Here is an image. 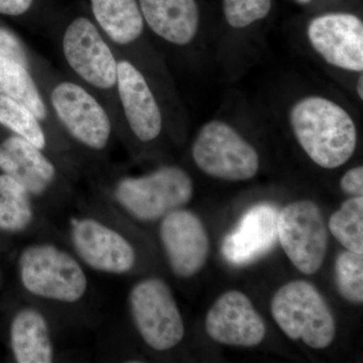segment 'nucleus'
I'll use <instances>...</instances> for the list:
<instances>
[{
	"instance_id": "nucleus-16",
	"label": "nucleus",
	"mask_w": 363,
	"mask_h": 363,
	"mask_svg": "<svg viewBox=\"0 0 363 363\" xmlns=\"http://www.w3.org/2000/svg\"><path fill=\"white\" fill-rule=\"evenodd\" d=\"M0 171L32 196L44 194L57 177L54 164L42 149L13 133L0 140Z\"/></svg>"
},
{
	"instance_id": "nucleus-12",
	"label": "nucleus",
	"mask_w": 363,
	"mask_h": 363,
	"mask_svg": "<svg viewBox=\"0 0 363 363\" xmlns=\"http://www.w3.org/2000/svg\"><path fill=\"white\" fill-rule=\"evenodd\" d=\"M308 38L327 62L345 70H363V23L350 13H328L310 23Z\"/></svg>"
},
{
	"instance_id": "nucleus-11",
	"label": "nucleus",
	"mask_w": 363,
	"mask_h": 363,
	"mask_svg": "<svg viewBox=\"0 0 363 363\" xmlns=\"http://www.w3.org/2000/svg\"><path fill=\"white\" fill-rule=\"evenodd\" d=\"M205 330L216 342L241 347L259 345L267 333L252 301L240 291H229L217 298L208 311Z\"/></svg>"
},
{
	"instance_id": "nucleus-1",
	"label": "nucleus",
	"mask_w": 363,
	"mask_h": 363,
	"mask_svg": "<svg viewBox=\"0 0 363 363\" xmlns=\"http://www.w3.org/2000/svg\"><path fill=\"white\" fill-rule=\"evenodd\" d=\"M290 121L298 143L318 166L339 168L354 154L357 126L335 102L320 96L304 98L294 105Z\"/></svg>"
},
{
	"instance_id": "nucleus-29",
	"label": "nucleus",
	"mask_w": 363,
	"mask_h": 363,
	"mask_svg": "<svg viewBox=\"0 0 363 363\" xmlns=\"http://www.w3.org/2000/svg\"><path fill=\"white\" fill-rule=\"evenodd\" d=\"M363 77L362 75L360 76L359 80H358V85H357V92L358 95H359V97L363 98Z\"/></svg>"
},
{
	"instance_id": "nucleus-9",
	"label": "nucleus",
	"mask_w": 363,
	"mask_h": 363,
	"mask_svg": "<svg viewBox=\"0 0 363 363\" xmlns=\"http://www.w3.org/2000/svg\"><path fill=\"white\" fill-rule=\"evenodd\" d=\"M52 108L69 135L91 150H104L111 138V117L83 86L63 81L50 96Z\"/></svg>"
},
{
	"instance_id": "nucleus-13",
	"label": "nucleus",
	"mask_w": 363,
	"mask_h": 363,
	"mask_svg": "<svg viewBox=\"0 0 363 363\" xmlns=\"http://www.w3.org/2000/svg\"><path fill=\"white\" fill-rule=\"evenodd\" d=\"M72 242L81 260L91 269L123 274L135 264V252L124 236L92 218L73 222Z\"/></svg>"
},
{
	"instance_id": "nucleus-17",
	"label": "nucleus",
	"mask_w": 363,
	"mask_h": 363,
	"mask_svg": "<svg viewBox=\"0 0 363 363\" xmlns=\"http://www.w3.org/2000/svg\"><path fill=\"white\" fill-rule=\"evenodd\" d=\"M143 21L160 38L174 45L190 44L199 28L196 0H140Z\"/></svg>"
},
{
	"instance_id": "nucleus-4",
	"label": "nucleus",
	"mask_w": 363,
	"mask_h": 363,
	"mask_svg": "<svg viewBox=\"0 0 363 363\" xmlns=\"http://www.w3.org/2000/svg\"><path fill=\"white\" fill-rule=\"evenodd\" d=\"M21 281L35 297L75 303L88 288L83 267L70 253L52 245H33L21 253Z\"/></svg>"
},
{
	"instance_id": "nucleus-10",
	"label": "nucleus",
	"mask_w": 363,
	"mask_h": 363,
	"mask_svg": "<svg viewBox=\"0 0 363 363\" xmlns=\"http://www.w3.org/2000/svg\"><path fill=\"white\" fill-rule=\"evenodd\" d=\"M162 219L160 238L172 271L179 278L195 276L206 264L209 253V238L202 221L183 208Z\"/></svg>"
},
{
	"instance_id": "nucleus-22",
	"label": "nucleus",
	"mask_w": 363,
	"mask_h": 363,
	"mask_svg": "<svg viewBox=\"0 0 363 363\" xmlns=\"http://www.w3.org/2000/svg\"><path fill=\"white\" fill-rule=\"evenodd\" d=\"M332 235L350 252L363 253V198L352 197L331 215L328 222Z\"/></svg>"
},
{
	"instance_id": "nucleus-7",
	"label": "nucleus",
	"mask_w": 363,
	"mask_h": 363,
	"mask_svg": "<svg viewBox=\"0 0 363 363\" xmlns=\"http://www.w3.org/2000/svg\"><path fill=\"white\" fill-rule=\"evenodd\" d=\"M278 240L298 271L316 274L328 247L326 222L318 205L301 200L284 207L278 214Z\"/></svg>"
},
{
	"instance_id": "nucleus-26",
	"label": "nucleus",
	"mask_w": 363,
	"mask_h": 363,
	"mask_svg": "<svg viewBox=\"0 0 363 363\" xmlns=\"http://www.w3.org/2000/svg\"><path fill=\"white\" fill-rule=\"evenodd\" d=\"M0 57L14 60L30 69V55L25 43L16 33L2 25H0Z\"/></svg>"
},
{
	"instance_id": "nucleus-15",
	"label": "nucleus",
	"mask_w": 363,
	"mask_h": 363,
	"mask_svg": "<svg viewBox=\"0 0 363 363\" xmlns=\"http://www.w3.org/2000/svg\"><path fill=\"white\" fill-rule=\"evenodd\" d=\"M278 210L267 203L250 208L222 243L224 259L245 266L266 255L278 240Z\"/></svg>"
},
{
	"instance_id": "nucleus-28",
	"label": "nucleus",
	"mask_w": 363,
	"mask_h": 363,
	"mask_svg": "<svg viewBox=\"0 0 363 363\" xmlns=\"http://www.w3.org/2000/svg\"><path fill=\"white\" fill-rule=\"evenodd\" d=\"M33 0H0V16L18 18L30 11Z\"/></svg>"
},
{
	"instance_id": "nucleus-8",
	"label": "nucleus",
	"mask_w": 363,
	"mask_h": 363,
	"mask_svg": "<svg viewBox=\"0 0 363 363\" xmlns=\"http://www.w3.org/2000/svg\"><path fill=\"white\" fill-rule=\"evenodd\" d=\"M62 49L71 70L91 87L102 91L116 87L117 60L89 18L80 16L67 26Z\"/></svg>"
},
{
	"instance_id": "nucleus-19",
	"label": "nucleus",
	"mask_w": 363,
	"mask_h": 363,
	"mask_svg": "<svg viewBox=\"0 0 363 363\" xmlns=\"http://www.w3.org/2000/svg\"><path fill=\"white\" fill-rule=\"evenodd\" d=\"M97 25L117 45L133 44L143 32L140 4L136 0H90Z\"/></svg>"
},
{
	"instance_id": "nucleus-18",
	"label": "nucleus",
	"mask_w": 363,
	"mask_h": 363,
	"mask_svg": "<svg viewBox=\"0 0 363 363\" xmlns=\"http://www.w3.org/2000/svg\"><path fill=\"white\" fill-rule=\"evenodd\" d=\"M11 348L20 363H50L54 358L51 333L44 315L35 308L16 313L11 329Z\"/></svg>"
},
{
	"instance_id": "nucleus-25",
	"label": "nucleus",
	"mask_w": 363,
	"mask_h": 363,
	"mask_svg": "<svg viewBox=\"0 0 363 363\" xmlns=\"http://www.w3.org/2000/svg\"><path fill=\"white\" fill-rule=\"evenodd\" d=\"M272 0H223L227 23L242 28L266 18L271 11Z\"/></svg>"
},
{
	"instance_id": "nucleus-27",
	"label": "nucleus",
	"mask_w": 363,
	"mask_h": 363,
	"mask_svg": "<svg viewBox=\"0 0 363 363\" xmlns=\"http://www.w3.org/2000/svg\"><path fill=\"white\" fill-rule=\"evenodd\" d=\"M341 190L353 197L363 195V168L362 166L346 172L340 181Z\"/></svg>"
},
{
	"instance_id": "nucleus-6",
	"label": "nucleus",
	"mask_w": 363,
	"mask_h": 363,
	"mask_svg": "<svg viewBox=\"0 0 363 363\" xmlns=\"http://www.w3.org/2000/svg\"><path fill=\"white\" fill-rule=\"evenodd\" d=\"M192 156L203 173L222 180H250L259 169L255 147L221 121L203 126L193 143Z\"/></svg>"
},
{
	"instance_id": "nucleus-5",
	"label": "nucleus",
	"mask_w": 363,
	"mask_h": 363,
	"mask_svg": "<svg viewBox=\"0 0 363 363\" xmlns=\"http://www.w3.org/2000/svg\"><path fill=\"white\" fill-rule=\"evenodd\" d=\"M128 303L133 323L152 350H169L183 340L185 325L166 281L143 279L130 291Z\"/></svg>"
},
{
	"instance_id": "nucleus-20",
	"label": "nucleus",
	"mask_w": 363,
	"mask_h": 363,
	"mask_svg": "<svg viewBox=\"0 0 363 363\" xmlns=\"http://www.w3.org/2000/svg\"><path fill=\"white\" fill-rule=\"evenodd\" d=\"M0 94L25 105L40 121L48 117V108L30 69L0 57Z\"/></svg>"
},
{
	"instance_id": "nucleus-24",
	"label": "nucleus",
	"mask_w": 363,
	"mask_h": 363,
	"mask_svg": "<svg viewBox=\"0 0 363 363\" xmlns=\"http://www.w3.org/2000/svg\"><path fill=\"white\" fill-rule=\"evenodd\" d=\"M335 283L339 294L348 302H363V253L346 250L335 262Z\"/></svg>"
},
{
	"instance_id": "nucleus-23",
	"label": "nucleus",
	"mask_w": 363,
	"mask_h": 363,
	"mask_svg": "<svg viewBox=\"0 0 363 363\" xmlns=\"http://www.w3.org/2000/svg\"><path fill=\"white\" fill-rule=\"evenodd\" d=\"M0 126L44 150L47 145L40 121L25 105L0 94Z\"/></svg>"
},
{
	"instance_id": "nucleus-21",
	"label": "nucleus",
	"mask_w": 363,
	"mask_h": 363,
	"mask_svg": "<svg viewBox=\"0 0 363 363\" xmlns=\"http://www.w3.org/2000/svg\"><path fill=\"white\" fill-rule=\"evenodd\" d=\"M30 196L18 182L0 174V229L18 233L32 223Z\"/></svg>"
},
{
	"instance_id": "nucleus-2",
	"label": "nucleus",
	"mask_w": 363,
	"mask_h": 363,
	"mask_svg": "<svg viewBox=\"0 0 363 363\" xmlns=\"http://www.w3.org/2000/svg\"><path fill=\"white\" fill-rule=\"evenodd\" d=\"M271 311L281 330L292 340L324 350L335 339L336 323L330 308L309 281L297 279L281 286L272 298Z\"/></svg>"
},
{
	"instance_id": "nucleus-30",
	"label": "nucleus",
	"mask_w": 363,
	"mask_h": 363,
	"mask_svg": "<svg viewBox=\"0 0 363 363\" xmlns=\"http://www.w3.org/2000/svg\"><path fill=\"white\" fill-rule=\"evenodd\" d=\"M296 1L301 4H309V2H311L312 0H296Z\"/></svg>"
},
{
	"instance_id": "nucleus-3",
	"label": "nucleus",
	"mask_w": 363,
	"mask_h": 363,
	"mask_svg": "<svg viewBox=\"0 0 363 363\" xmlns=\"http://www.w3.org/2000/svg\"><path fill=\"white\" fill-rule=\"evenodd\" d=\"M193 190L192 179L184 169L162 167L149 175L119 181L114 197L138 220L152 222L187 205Z\"/></svg>"
},
{
	"instance_id": "nucleus-14",
	"label": "nucleus",
	"mask_w": 363,
	"mask_h": 363,
	"mask_svg": "<svg viewBox=\"0 0 363 363\" xmlns=\"http://www.w3.org/2000/svg\"><path fill=\"white\" fill-rule=\"evenodd\" d=\"M116 87L133 135L143 143L156 140L162 128V112L142 72L128 60L117 61Z\"/></svg>"
}]
</instances>
